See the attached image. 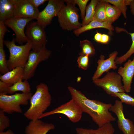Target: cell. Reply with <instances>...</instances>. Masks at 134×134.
I'll use <instances>...</instances> for the list:
<instances>
[{
    "instance_id": "obj_1",
    "label": "cell",
    "mask_w": 134,
    "mask_h": 134,
    "mask_svg": "<svg viewBox=\"0 0 134 134\" xmlns=\"http://www.w3.org/2000/svg\"><path fill=\"white\" fill-rule=\"evenodd\" d=\"M72 99L80 107L83 112L89 114L98 127L115 121L116 118L110 112L112 105L90 100L81 91L71 86L68 87Z\"/></svg>"
},
{
    "instance_id": "obj_2",
    "label": "cell",
    "mask_w": 134,
    "mask_h": 134,
    "mask_svg": "<svg viewBox=\"0 0 134 134\" xmlns=\"http://www.w3.org/2000/svg\"><path fill=\"white\" fill-rule=\"evenodd\" d=\"M51 100L47 86L43 83L39 84L36 86L35 93L30 99V106L24 113V116L31 121L39 119L50 105Z\"/></svg>"
},
{
    "instance_id": "obj_3",
    "label": "cell",
    "mask_w": 134,
    "mask_h": 134,
    "mask_svg": "<svg viewBox=\"0 0 134 134\" xmlns=\"http://www.w3.org/2000/svg\"><path fill=\"white\" fill-rule=\"evenodd\" d=\"M15 42L14 38L11 41H4V44L10 53L9 58L7 60L9 71L17 67L24 68L32 49V44L30 40L25 44L20 45H16Z\"/></svg>"
},
{
    "instance_id": "obj_4",
    "label": "cell",
    "mask_w": 134,
    "mask_h": 134,
    "mask_svg": "<svg viewBox=\"0 0 134 134\" xmlns=\"http://www.w3.org/2000/svg\"><path fill=\"white\" fill-rule=\"evenodd\" d=\"M66 3L59 13L57 16L59 25L63 30L74 31L82 27L79 21L78 9L75 5L64 0Z\"/></svg>"
},
{
    "instance_id": "obj_5",
    "label": "cell",
    "mask_w": 134,
    "mask_h": 134,
    "mask_svg": "<svg viewBox=\"0 0 134 134\" xmlns=\"http://www.w3.org/2000/svg\"><path fill=\"white\" fill-rule=\"evenodd\" d=\"M32 93H17L11 95H0V108L5 113L11 114L22 112L20 105H28Z\"/></svg>"
},
{
    "instance_id": "obj_6",
    "label": "cell",
    "mask_w": 134,
    "mask_h": 134,
    "mask_svg": "<svg viewBox=\"0 0 134 134\" xmlns=\"http://www.w3.org/2000/svg\"><path fill=\"white\" fill-rule=\"evenodd\" d=\"M96 86L101 88L106 93L114 97L115 93L125 92L122 83V78L118 74L109 72L102 78L93 80Z\"/></svg>"
},
{
    "instance_id": "obj_7",
    "label": "cell",
    "mask_w": 134,
    "mask_h": 134,
    "mask_svg": "<svg viewBox=\"0 0 134 134\" xmlns=\"http://www.w3.org/2000/svg\"><path fill=\"white\" fill-rule=\"evenodd\" d=\"M46 45L39 51L33 50L30 51L24 68L23 80H28L33 77L39 63L47 60L50 56L51 51L46 48Z\"/></svg>"
},
{
    "instance_id": "obj_8",
    "label": "cell",
    "mask_w": 134,
    "mask_h": 134,
    "mask_svg": "<svg viewBox=\"0 0 134 134\" xmlns=\"http://www.w3.org/2000/svg\"><path fill=\"white\" fill-rule=\"evenodd\" d=\"M83 112L77 102L71 99L69 101L49 112L44 113L39 119L56 114H61L66 116L72 122L75 123L81 119Z\"/></svg>"
},
{
    "instance_id": "obj_9",
    "label": "cell",
    "mask_w": 134,
    "mask_h": 134,
    "mask_svg": "<svg viewBox=\"0 0 134 134\" xmlns=\"http://www.w3.org/2000/svg\"><path fill=\"white\" fill-rule=\"evenodd\" d=\"M44 28L37 21L32 22L27 26L25 34L32 44V50L38 51L46 44L47 41Z\"/></svg>"
},
{
    "instance_id": "obj_10",
    "label": "cell",
    "mask_w": 134,
    "mask_h": 134,
    "mask_svg": "<svg viewBox=\"0 0 134 134\" xmlns=\"http://www.w3.org/2000/svg\"><path fill=\"white\" fill-rule=\"evenodd\" d=\"M64 0H49L45 8L40 12L37 21L44 28L51 22L53 18L57 16L65 5Z\"/></svg>"
},
{
    "instance_id": "obj_11",
    "label": "cell",
    "mask_w": 134,
    "mask_h": 134,
    "mask_svg": "<svg viewBox=\"0 0 134 134\" xmlns=\"http://www.w3.org/2000/svg\"><path fill=\"white\" fill-rule=\"evenodd\" d=\"M33 19L31 18H17L14 17L4 22L5 25L11 28L16 35L15 42L21 45L29 40L24 32L25 27Z\"/></svg>"
},
{
    "instance_id": "obj_12",
    "label": "cell",
    "mask_w": 134,
    "mask_h": 134,
    "mask_svg": "<svg viewBox=\"0 0 134 134\" xmlns=\"http://www.w3.org/2000/svg\"><path fill=\"white\" fill-rule=\"evenodd\" d=\"M123 103L121 101L116 100L110 111L116 114L118 118V127L124 134H134V125L132 121L125 117Z\"/></svg>"
},
{
    "instance_id": "obj_13",
    "label": "cell",
    "mask_w": 134,
    "mask_h": 134,
    "mask_svg": "<svg viewBox=\"0 0 134 134\" xmlns=\"http://www.w3.org/2000/svg\"><path fill=\"white\" fill-rule=\"evenodd\" d=\"M14 17L37 20L40 12L30 0H14Z\"/></svg>"
},
{
    "instance_id": "obj_14",
    "label": "cell",
    "mask_w": 134,
    "mask_h": 134,
    "mask_svg": "<svg viewBox=\"0 0 134 134\" xmlns=\"http://www.w3.org/2000/svg\"><path fill=\"white\" fill-rule=\"evenodd\" d=\"M118 52L115 51L111 53L109 57L105 59L103 55H100V59L97 61L98 65L92 77V80L99 78L105 72H108L111 69L115 70L118 68L115 60Z\"/></svg>"
},
{
    "instance_id": "obj_15",
    "label": "cell",
    "mask_w": 134,
    "mask_h": 134,
    "mask_svg": "<svg viewBox=\"0 0 134 134\" xmlns=\"http://www.w3.org/2000/svg\"><path fill=\"white\" fill-rule=\"evenodd\" d=\"M118 73L121 77L125 92H129L131 90L132 79L134 76V56L132 60L129 59L124 64L123 67L119 68Z\"/></svg>"
},
{
    "instance_id": "obj_16",
    "label": "cell",
    "mask_w": 134,
    "mask_h": 134,
    "mask_svg": "<svg viewBox=\"0 0 134 134\" xmlns=\"http://www.w3.org/2000/svg\"><path fill=\"white\" fill-rule=\"evenodd\" d=\"M55 125L51 123L45 122L38 119L31 121L26 127L25 134H47L48 132L54 129Z\"/></svg>"
},
{
    "instance_id": "obj_17",
    "label": "cell",
    "mask_w": 134,
    "mask_h": 134,
    "mask_svg": "<svg viewBox=\"0 0 134 134\" xmlns=\"http://www.w3.org/2000/svg\"><path fill=\"white\" fill-rule=\"evenodd\" d=\"M77 134H114L115 129L111 122L107 123L96 129L77 127Z\"/></svg>"
},
{
    "instance_id": "obj_18",
    "label": "cell",
    "mask_w": 134,
    "mask_h": 134,
    "mask_svg": "<svg viewBox=\"0 0 134 134\" xmlns=\"http://www.w3.org/2000/svg\"><path fill=\"white\" fill-rule=\"evenodd\" d=\"M14 0H0V21L14 17Z\"/></svg>"
},
{
    "instance_id": "obj_19",
    "label": "cell",
    "mask_w": 134,
    "mask_h": 134,
    "mask_svg": "<svg viewBox=\"0 0 134 134\" xmlns=\"http://www.w3.org/2000/svg\"><path fill=\"white\" fill-rule=\"evenodd\" d=\"M99 28L106 29L110 32L114 30L112 24L106 21L101 22L93 20L87 25L82 26L79 28L74 31L73 32L75 35L79 36L81 34L85 31Z\"/></svg>"
},
{
    "instance_id": "obj_20",
    "label": "cell",
    "mask_w": 134,
    "mask_h": 134,
    "mask_svg": "<svg viewBox=\"0 0 134 134\" xmlns=\"http://www.w3.org/2000/svg\"><path fill=\"white\" fill-rule=\"evenodd\" d=\"M24 68L17 67L6 73L0 75V79L2 81L12 84L22 79Z\"/></svg>"
},
{
    "instance_id": "obj_21",
    "label": "cell",
    "mask_w": 134,
    "mask_h": 134,
    "mask_svg": "<svg viewBox=\"0 0 134 134\" xmlns=\"http://www.w3.org/2000/svg\"><path fill=\"white\" fill-rule=\"evenodd\" d=\"M21 79L10 86L8 90V93L13 94L17 91H21L23 93L30 92V86L27 80L22 81Z\"/></svg>"
},
{
    "instance_id": "obj_22",
    "label": "cell",
    "mask_w": 134,
    "mask_h": 134,
    "mask_svg": "<svg viewBox=\"0 0 134 134\" xmlns=\"http://www.w3.org/2000/svg\"><path fill=\"white\" fill-rule=\"evenodd\" d=\"M121 13L120 10L116 7L106 3L105 5L106 21L112 24L118 18Z\"/></svg>"
},
{
    "instance_id": "obj_23",
    "label": "cell",
    "mask_w": 134,
    "mask_h": 134,
    "mask_svg": "<svg viewBox=\"0 0 134 134\" xmlns=\"http://www.w3.org/2000/svg\"><path fill=\"white\" fill-rule=\"evenodd\" d=\"M99 0H92L87 6L86 10L85 15L82 23V26L86 25L93 21L96 6Z\"/></svg>"
},
{
    "instance_id": "obj_24",
    "label": "cell",
    "mask_w": 134,
    "mask_h": 134,
    "mask_svg": "<svg viewBox=\"0 0 134 134\" xmlns=\"http://www.w3.org/2000/svg\"><path fill=\"white\" fill-rule=\"evenodd\" d=\"M106 3L102 0H99L95 8L93 20L100 22L106 21L105 5Z\"/></svg>"
},
{
    "instance_id": "obj_25",
    "label": "cell",
    "mask_w": 134,
    "mask_h": 134,
    "mask_svg": "<svg viewBox=\"0 0 134 134\" xmlns=\"http://www.w3.org/2000/svg\"><path fill=\"white\" fill-rule=\"evenodd\" d=\"M80 46L82 50L79 54L80 55H88L91 57L95 54L94 47L92 42L89 40L86 39L80 41Z\"/></svg>"
},
{
    "instance_id": "obj_26",
    "label": "cell",
    "mask_w": 134,
    "mask_h": 134,
    "mask_svg": "<svg viewBox=\"0 0 134 134\" xmlns=\"http://www.w3.org/2000/svg\"><path fill=\"white\" fill-rule=\"evenodd\" d=\"M4 41L0 40V72L2 74L9 71L3 48Z\"/></svg>"
},
{
    "instance_id": "obj_27",
    "label": "cell",
    "mask_w": 134,
    "mask_h": 134,
    "mask_svg": "<svg viewBox=\"0 0 134 134\" xmlns=\"http://www.w3.org/2000/svg\"><path fill=\"white\" fill-rule=\"evenodd\" d=\"M130 35L132 40V44L128 50L125 54L120 57H117L115 62L117 64H121L125 61L126 60L134 53V32L128 33Z\"/></svg>"
},
{
    "instance_id": "obj_28",
    "label": "cell",
    "mask_w": 134,
    "mask_h": 134,
    "mask_svg": "<svg viewBox=\"0 0 134 134\" xmlns=\"http://www.w3.org/2000/svg\"><path fill=\"white\" fill-rule=\"evenodd\" d=\"M103 1L110 3L114 6L120 11L125 18L127 17V6L124 3V0H102Z\"/></svg>"
},
{
    "instance_id": "obj_29",
    "label": "cell",
    "mask_w": 134,
    "mask_h": 134,
    "mask_svg": "<svg viewBox=\"0 0 134 134\" xmlns=\"http://www.w3.org/2000/svg\"><path fill=\"white\" fill-rule=\"evenodd\" d=\"M68 2L78 6L80 12V16L83 20L85 17L87 5L89 0H67Z\"/></svg>"
},
{
    "instance_id": "obj_30",
    "label": "cell",
    "mask_w": 134,
    "mask_h": 134,
    "mask_svg": "<svg viewBox=\"0 0 134 134\" xmlns=\"http://www.w3.org/2000/svg\"><path fill=\"white\" fill-rule=\"evenodd\" d=\"M114 97L119 98L123 103L134 106V98L125 92L115 93Z\"/></svg>"
},
{
    "instance_id": "obj_31",
    "label": "cell",
    "mask_w": 134,
    "mask_h": 134,
    "mask_svg": "<svg viewBox=\"0 0 134 134\" xmlns=\"http://www.w3.org/2000/svg\"><path fill=\"white\" fill-rule=\"evenodd\" d=\"M5 113L2 110L0 109V132L4 131L10 125V120L8 117L5 115Z\"/></svg>"
},
{
    "instance_id": "obj_32",
    "label": "cell",
    "mask_w": 134,
    "mask_h": 134,
    "mask_svg": "<svg viewBox=\"0 0 134 134\" xmlns=\"http://www.w3.org/2000/svg\"><path fill=\"white\" fill-rule=\"evenodd\" d=\"M89 57L88 55H81L78 57L77 61L79 68L86 70L89 65Z\"/></svg>"
},
{
    "instance_id": "obj_33",
    "label": "cell",
    "mask_w": 134,
    "mask_h": 134,
    "mask_svg": "<svg viewBox=\"0 0 134 134\" xmlns=\"http://www.w3.org/2000/svg\"><path fill=\"white\" fill-rule=\"evenodd\" d=\"M13 84L0 80V95H6L9 87Z\"/></svg>"
},
{
    "instance_id": "obj_34",
    "label": "cell",
    "mask_w": 134,
    "mask_h": 134,
    "mask_svg": "<svg viewBox=\"0 0 134 134\" xmlns=\"http://www.w3.org/2000/svg\"><path fill=\"white\" fill-rule=\"evenodd\" d=\"M4 22L0 21V40H4V38L5 33L9 30Z\"/></svg>"
},
{
    "instance_id": "obj_35",
    "label": "cell",
    "mask_w": 134,
    "mask_h": 134,
    "mask_svg": "<svg viewBox=\"0 0 134 134\" xmlns=\"http://www.w3.org/2000/svg\"><path fill=\"white\" fill-rule=\"evenodd\" d=\"M32 4L36 8L43 4L48 0H30Z\"/></svg>"
},
{
    "instance_id": "obj_36",
    "label": "cell",
    "mask_w": 134,
    "mask_h": 134,
    "mask_svg": "<svg viewBox=\"0 0 134 134\" xmlns=\"http://www.w3.org/2000/svg\"><path fill=\"white\" fill-rule=\"evenodd\" d=\"M109 40V36L105 34H102L100 43L107 44Z\"/></svg>"
},
{
    "instance_id": "obj_37",
    "label": "cell",
    "mask_w": 134,
    "mask_h": 134,
    "mask_svg": "<svg viewBox=\"0 0 134 134\" xmlns=\"http://www.w3.org/2000/svg\"><path fill=\"white\" fill-rule=\"evenodd\" d=\"M102 34L101 33L97 31L94 37L95 40L97 42L100 43Z\"/></svg>"
},
{
    "instance_id": "obj_38",
    "label": "cell",
    "mask_w": 134,
    "mask_h": 134,
    "mask_svg": "<svg viewBox=\"0 0 134 134\" xmlns=\"http://www.w3.org/2000/svg\"><path fill=\"white\" fill-rule=\"evenodd\" d=\"M131 12L132 14L134 15V0H133L130 5Z\"/></svg>"
},
{
    "instance_id": "obj_39",
    "label": "cell",
    "mask_w": 134,
    "mask_h": 134,
    "mask_svg": "<svg viewBox=\"0 0 134 134\" xmlns=\"http://www.w3.org/2000/svg\"><path fill=\"white\" fill-rule=\"evenodd\" d=\"M0 134H15L11 130L9 129L6 131L0 132Z\"/></svg>"
},
{
    "instance_id": "obj_40",
    "label": "cell",
    "mask_w": 134,
    "mask_h": 134,
    "mask_svg": "<svg viewBox=\"0 0 134 134\" xmlns=\"http://www.w3.org/2000/svg\"><path fill=\"white\" fill-rule=\"evenodd\" d=\"M133 0H124V3L127 6L130 5Z\"/></svg>"
}]
</instances>
